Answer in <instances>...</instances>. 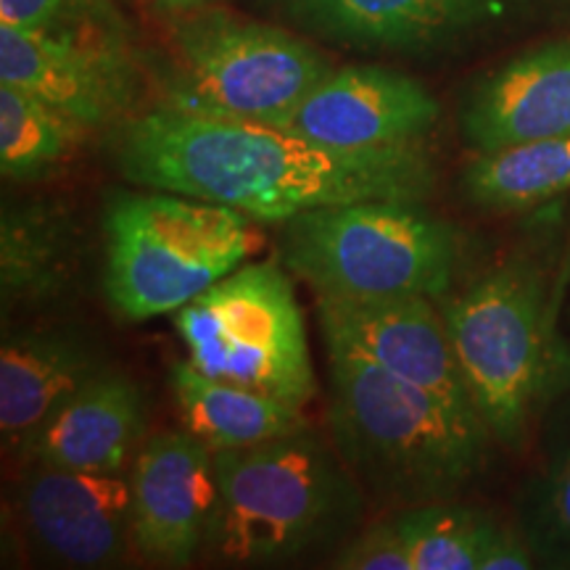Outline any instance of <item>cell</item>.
Wrapping results in <instances>:
<instances>
[{
  "label": "cell",
  "mask_w": 570,
  "mask_h": 570,
  "mask_svg": "<svg viewBox=\"0 0 570 570\" xmlns=\"http://www.w3.org/2000/svg\"><path fill=\"white\" fill-rule=\"evenodd\" d=\"M111 159L138 188L233 206L254 223L360 202H428L436 169L420 142L344 151L277 127L161 104L111 132Z\"/></svg>",
  "instance_id": "1"
},
{
  "label": "cell",
  "mask_w": 570,
  "mask_h": 570,
  "mask_svg": "<svg viewBox=\"0 0 570 570\" xmlns=\"http://www.w3.org/2000/svg\"><path fill=\"white\" fill-rule=\"evenodd\" d=\"M323 338L331 439L362 491L396 512L454 502L483 468L491 433L479 412L391 375L344 338Z\"/></svg>",
  "instance_id": "2"
},
{
  "label": "cell",
  "mask_w": 570,
  "mask_h": 570,
  "mask_svg": "<svg viewBox=\"0 0 570 570\" xmlns=\"http://www.w3.org/2000/svg\"><path fill=\"white\" fill-rule=\"evenodd\" d=\"M217 504L204 550L225 566H277L346 544L365 491L336 446L298 428L214 454Z\"/></svg>",
  "instance_id": "3"
},
{
  "label": "cell",
  "mask_w": 570,
  "mask_h": 570,
  "mask_svg": "<svg viewBox=\"0 0 570 570\" xmlns=\"http://www.w3.org/2000/svg\"><path fill=\"white\" fill-rule=\"evenodd\" d=\"M254 219L169 190H111L104 209V291L125 323L196 302L256 248Z\"/></svg>",
  "instance_id": "4"
},
{
  "label": "cell",
  "mask_w": 570,
  "mask_h": 570,
  "mask_svg": "<svg viewBox=\"0 0 570 570\" xmlns=\"http://www.w3.org/2000/svg\"><path fill=\"white\" fill-rule=\"evenodd\" d=\"M460 233L420 202L325 206L283 223L281 259L317 296H446Z\"/></svg>",
  "instance_id": "5"
},
{
  "label": "cell",
  "mask_w": 570,
  "mask_h": 570,
  "mask_svg": "<svg viewBox=\"0 0 570 570\" xmlns=\"http://www.w3.org/2000/svg\"><path fill=\"white\" fill-rule=\"evenodd\" d=\"M441 315L481 420L518 449L554 373L544 277L510 262L449 298Z\"/></svg>",
  "instance_id": "6"
},
{
  "label": "cell",
  "mask_w": 570,
  "mask_h": 570,
  "mask_svg": "<svg viewBox=\"0 0 570 570\" xmlns=\"http://www.w3.org/2000/svg\"><path fill=\"white\" fill-rule=\"evenodd\" d=\"M180 61L169 106L277 127L333 71L312 42L219 6L169 19Z\"/></svg>",
  "instance_id": "7"
},
{
  "label": "cell",
  "mask_w": 570,
  "mask_h": 570,
  "mask_svg": "<svg viewBox=\"0 0 570 570\" xmlns=\"http://www.w3.org/2000/svg\"><path fill=\"white\" fill-rule=\"evenodd\" d=\"M188 360L217 381L306 410L317 394L294 285L275 262L240 265L175 312Z\"/></svg>",
  "instance_id": "8"
},
{
  "label": "cell",
  "mask_w": 570,
  "mask_h": 570,
  "mask_svg": "<svg viewBox=\"0 0 570 570\" xmlns=\"http://www.w3.org/2000/svg\"><path fill=\"white\" fill-rule=\"evenodd\" d=\"M0 82L30 92L90 132L130 117L138 92L119 24L75 32L0 24Z\"/></svg>",
  "instance_id": "9"
},
{
  "label": "cell",
  "mask_w": 570,
  "mask_h": 570,
  "mask_svg": "<svg viewBox=\"0 0 570 570\" xmlns=\"http://www.w3.org/2000/svg\"><path fill=\"white\" fill-rule=\"evenodd\" d=\"M27 541L59 568H117L135 550L132 487L125 473L27 465L17 494Z\"/></svg>",
  "instance_id": "10"
},
{
  "label": "cell",
  "mask_w": 570,
  "mask_h": 570,
  "mask_svg": "<svg viewBox=\"0 0 570 570\" xmlns=\"http://www.w3.org/2000/svg\"><path fill=\"white\" fill-rule=\"evenodd\" d=\"M431 90L404 71L352 63L333 69L277 130L344 151L420 142L439 122Z\"/></svg>",
  "instance_id": "11"
},
{
  "label": "cell",
  "mask_w": 570,
  "mask_h": 570,
  "mask_svg": "<svg viewBox=\"0 0 570 570\" xmlns=\"http://www.w3.org/2000/svg\"><path fill=\"white\" fill-rule=\"evenodd\" d=\"M135 552L151 566L185 568L204 550L217 504L214 452L188 431L142 441L130 470Z\"/></svg>",
  "instance_id": "12"
},
{
  "label": "cell",
  "mask_w": 570,
  "mask_h": 570,
  "mask_svg": "<svg viewBox=\"0 0 570 570\" xmlns=\"http://www.w3.org/2000/svg\"><path fill=\"white\" fill-rule=\"evenodd\" d=\"M323 336L344 338L375 365L452 407L479 412L462 377L444 315L425 296H317Z\"/></svg>",
  "instance_id": "13"
},
{
  "label": "cell",
  "mask_w": 570,
  "mask_h": 570,
  "mask_svg": "<svg viewBox=\"0 0 570 570\" xmlns=\"http://www.w3.org/2000/svg\"><path fill=\"white\" fill-rule=\"evenodd\" d=\"M462 135L475 154L570 138V38L544 42L473 85Z\"/></svg>",
  "instance_id": "14"
},
{
  "label": "cell",
  "mask_w": 570,
  "mask_h": 570,
  "mask_svg": "<svg viewBox=\"0 0 570 570\" xmlns=\"http://www.w3.org/2000/svg\"><path fill=\"white\" fill-rule=\"evenodd\" d=\"M146 433V399L130 375L106 370L67 399L19 452L24 465L125 473Z\"/></svg>",
  "instance_id": "15"
},
{
  "label": "cell",
  "mask_w": 570,
  "mask_h": 570,
  "mask_svg": "<svg viewBox=\"0 0 570 570\" xmlns=\"http://www.w3.org/2000/svg\"><path fill=\"white\" fill-rule=\"evenodd\" d=\"M109 370L106 354L75 327L6 333L0 346V436L17 454L85 383Z\"/></svg>",
  "instance_id": "16"
},
{
  "label": "cell",
  "mask_w": 570,
  "mask_h": 570,
  "mask_svg": "<svg viewBox=\"0 0 570 570\" xmlns=\"http://www.w3.org/2000/svg\"><path fill=\"white\" fill-rule=\"evenodd\" d=\"M315 38L352 51L425 59L460 42L439 0H267Z\"/></svg>",
  "instance_id": "17"
},
{
  "label": "cell",
  "mask_w": 570,
  "mask_h": 570,
  "mask_svg": "<svg viewBox=\"0 0 570 570\" xmlns=\"http://www.w3.org/2000/svg\"><path fill=\"white\" fill-rule=\"evenodd\" d=\"M80 267V233L63 206L46 198L6 202L0 214L3 315L38 309L71 288Z\"/></svg>",
  "instance_id": "18"
},
{
  "label": "cell",
  "mask_w": 570,
  "mask_h": 570,
  "mask_svg": "<svg viewBox=\"0 0 570 570\" xmlns=\"http://www.w3.org/2000/svg\"><path fill=\"white\" fill-rule=\"evenodd\" d=\"M169 389L185 431L214 454L256 446L309 425L304 410L262 391L217 381L202 373L190 360L169 365Z\"/></svg>",
  "instance_id": "19"
},
{
  "label": "cell",
  "mask_w": 570,
  "mask_h": 570,
  "mask_svg": "<svg viewBox=\"0 0 570 570\" xmlns=\"http://www.w3.org/2000/svg\"><path fill=\"white\" fill-rule=\"evenodd\" d=\"M468 202L489 212H520L570 190V138L533 140L475 154L462 173Z\"/></svg>",
  "instance_id": "20"
},
{
  "label": "cell",
  "mask_w": 570,
  "mask_h": 570,
  "mask_svg": "<svg viewBox=\"0 0 570 570\" xmlns=\"http://www.w3.org/2000/svg\"><path fill=\"white\" fill-rule=\"evenodd\" d=\"M88 132L40 98L0 82V175L6 180L32 183L53 173Z\"/></svg>",
  "instance_id": "21"
},
{
  "label": "cell",
  "mask_w": 570,
  "mask_h": 570,
  "mask_svg": "<svg viewBox=\"0 0 570 570\" xmlns=\"http://www.w3.org/2000/svg\"><path fill=\"white\" fill-rule=\"evenodd\" d=\"M410 550L412 570H479L494 520L454 502H433L399 510L391 518Z\"/></svg>",
  "instance_id": "22"
},
{
  "label": "cell",
  "mask_w": 570,
  "mask_h": 570,
  "mask_svg": "<svg viewBox=\"0 0 570 570\" xmlns=\"http://www.w3.org/2000/svg\"><path fill=\"white\" fill-rule=\"evenodd\" d=\"M520 515L533 558L570 568V446L537 475Z\"/></svg>",
  "instance_id": "23"
},
{
  "label": "cell",
  "mask_w": 570,
  "mask_h": 570,
  "mask_svg": "<svg viewBox=\"0 0 570 570\" xmlns=\"http://www.w3.org/2000/svg\"><path fill=\"white\" fill-rule=\"evenodd\" d=\"M0 24L35 32H75L119 24L106 0H0Z\"/></svg>",
  "instance_id": "24"
},
{
  "label": "cell",
  "mask_w": 570,
  "mask_h": 570,
  "mask_svg": "<svg viewBox=\"0 0 570 570\" xmlns=\"http://www.w3.org/2000/svg\"><path fill=\"white\" fill-rule=\"evenodd\" d=\"M458 42L479 32H494L523 24L544 13L554 0H439Z\"/></svg>",
  "instance_id": "25"
},
{
  "label": "cell",
  "mask_w": 570,
  "mask_h": 570,
  "mask_svg": "<svg viewBox=\"0 0 570 570\" xmlns=\"http://www.w3.org/2000/svg\"><path fill=\"white\" fill-rule=\"evenodd\" d=\"M336 570H412L410 550L402 533L389 520L348 539L331 560Z\"/></svg>",
  "instance_id": "26"
},
{
  "label": "cell",
  "mask_w": 570,
  "mask_h": 570,
  "mask_svg": "<svg viewBox=\"0 0 570 570\" xmlns=\"http://www.w3.org/2000/svg\"><path fill=\"white\" fill-rule=\"evenodd\" d=\"M529 541L523 533H512L499 525V531L491 537L487 552L479 562V570H529L537 566Z\"/></svg>",
  "instance_id": "27"
},
{
  "label": "cell",
  "mask_w": 570,
  "mask_h": 570,
  "mask_svg": "<svg viewBox=\"0 0 570 570\" xmlns=\"http://www.w3.org/2000/svg\"><path fill=\"white\" fill-rule=\"evenodd\" d=\"M151 6L161 17L175 19L185 17V13L209 9V6H219V0H151Z\"/></svg>",
  "instance_id": "28"
}]
</instances>
